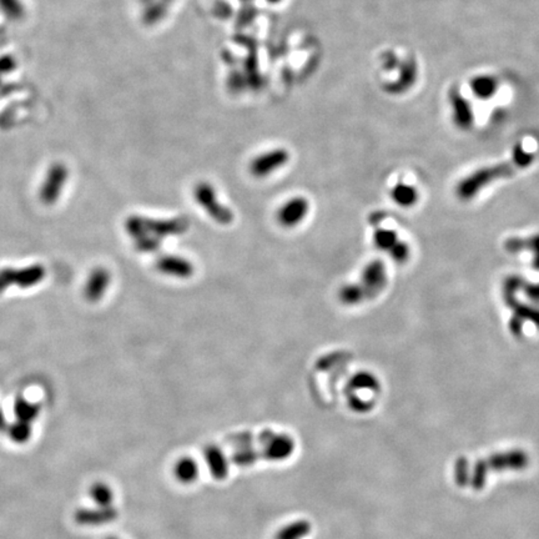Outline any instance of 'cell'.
Here are the masks:
<instances>
[{
    "instance_id": "cell-3",
    "label": "cell",
    "mask_w": 539,
    "mask_h": 539,
    "mask_svg": "<svg viewBox=\"0 0 539 539\" xmlns=\"http://www.w3.org/2000/svg\"><path fill=\"white\" fill-rule=\"evenodd\" d=\"M375 244L380 250L386 251L396 262H406L409 260V249L407 244L398 238L397 233L391 228L377 227L375 231Z\"/></svg>"
},
{
    "instance_id": "cell-26",
    "label": "cell",
    "mask_w": 539,
    "mask_h": 539,
    "mask_svg": "<svg viewBox=\"0 0 539 539\" xmlns=\"http://www.w3.org/2000/svg\"><path fill=\"white\" fill-rule=\"evenodd\" d=\"M109 539H118V538H109Z\"/></svg>"
},
{
    "instance_id": "cell-17",
    "label": "cell",
    "mask_w": 539,
    "mask_h": 539,
    "mask_svg": "<svg viewBox=\"0 0 539 539\" xmlns=\"http://www.w3.org/2000/svg\"><path fill=\"white\" fill-rule=\"evenodd\" d=\"M6 433L13 442L18 444H24L28 442L33 435V428L32 423L23 422V421H15L13 423H9Z\"/></svg>"
},
{
    "instance_id": "cell-6",
    "label": "cell",
    "mask_w": 539,
    "mask_h": 539,
    "mask_svg": "<svg viewBox=\"0 0 539 539\" xmlns=\"http://www.w3.org/2000/svg\"><path fill=\"white\" fill-rule=\"evenodd\" d=\"M68 171L62 166H54L46 176V182L40 190V200L44 205H54L63 193L64 185L67 182Z\"/></svg>"
},
{
    "instance_id": "cell-14",
    "label": "cell",
    "mask_w": 539,
    "mask_h": 539,
    "mask_svg": "<svg viewBox=\"0 0 539 539\" xmlns=\"http://www.w3.org/2000/svg\"><path fill=\"white\" fill-rule=\"evenodd\" d=\"M14 414L18 421L32 423L40 414V407L36 403L30 402L27 398H18L14 403Z\"/></svg>"
},
{
    "instance_id": "cell-7",
    "label": "cell",
    "mask_w": 539,
    "mask_h": 539,
    "mask_svg": "<svg viewBox=\"0 0 539 539\" xmlns=\"http://www.w3.org/2000/svg\"><path fill=\"white\" fill-rule=\"evenodd\" d=\"M111 281V276L107 268L97 267L91 271L88 281H86L84 295L86 300L90 302H97L105 295L109 285Z\"/></svg>"
},
{
    "instance_id": "cell-8",
    "label": "cell",
    "mask_w": 539,
    "mask_h": 539,
    "mask_svg": "<svg viewBox=\"0 0 539 539\" xmlns=\"http://www.w3.org/2000/svg\"><path fill=\"white\" fill-rule=\"evenodd\" d=\"M261 451L262 457L266 460H281L287 458L294 451V442L287 436L273 435Z\"/></svg>"
},
{
    "instance_id": "cell-24",
    "label": "cell",
    "mask_w": 539,
    "mask_h": 539,
    "mask_svg": "<svg viewBox=\"0 0 539 539\" xmlns=\"http://www.w3.org/2000/svg\"><path fill=\"white\" fill-rule=\"evenodd\" d=\"M526 292H527V295H529V297H532L533 300L539 301V285H529V287H528V289H526Z\"/></svg>"
},
{
    "instance_id": "cell-22",
    "label": "cell",
    "mask_w": 539,
    "mask_h": 539,
    "mask_svg": "<svg viewBox=\"0 0 539 539\" xmlns=\"http://www.w3.org/2000/svg\"><path fill=\"white\" fill-rule=\"evenodd\" d=\"M472 470L465 457H458L454 463V481L457 486L465 487L471 483Z\"/></svg>"
},
{
    "instance_id": "cell-16",
    "label": "cell",
    "mask_w": 539,
    "mask_h": 539,
    "mask_svg": "<svg viewBox=\"0 0 539 539\" xmlns=\"http://www.w3.org/2000/svg\"><path fill=\"white\" fill-rule=\"evenodd\" d=\"M91 500L99 507V508H110L113 507L114 492L110 486L107 483L97 482L91 486L90 491Z\"/></svg>"
},
{
    "instance_id": "cell-15",
    "label": "cell",
    "mask_w": 539,
    "mask_h": 539,
    "mask_svg": "<svg viewBox=\"0 0 539 539\" xmlns=\"http://www.w3.org/2000/svg\"><path fill=\"white\" fill-rule=\"evenodd\" d=\"M392 199L403 207H409L418 201V191L407 184H398L391 193Z\"/></svg>"
},
{
    "instance_id": "cell-12",
    "label": "cell",
    "mask_w": 539,
    "mask_h": 539,
    "mask_svg": "<svg viewBox=\"0 0 539 539\" xmlns=\"http://www.w3.org/2000/svg\"><path fill=\"white\" fill-rule=\"evenodd\" d=\"M452 107H453L454 121L462 129H468L473 123V111L470 102L465 100L458 93H452Z\"/></svg>"
},
{
    "instance_id": "cell-2",
    "label": "cell",
    "mask_w": 539,
    "mask_h": 539,
    "mask_svg": "<svg viewBox=\"0 0 539 539\" xmlns=\"http://www.w3.org/2000/svg\"><path fill=\"white\" fill-rule=\"evenodd\" d=\"M46 278V268L41 265L24 267V268H3L0 271V294L9 286H18L22 289L33 287Z\"/></svg>"
},
{
    "instance_id": "cell-18",
    "label": "cell",
    "mask_w": 539,
    "mask_h": 539,
    "mask_svg": "<svg viewBox=\"0 0 539 539\" xmlns=\"http://www.w3.org/2000/svg\"><path fill=\"white\" fill-rule=\"evenodd\" d=\"M158 267L160 271L168 273V275H174V276H184L190 273V265L189 262L182 259L176 257H164L158 262Z\"/></svg>"
},
{
    "instance_id": "cell-23",
    "label": "cell",
    "mask_w": 539,
    "mask_h": 539,
    "mask_svg": "<svg viewBox=\"0 0 539 539\" xmlns=\"http://www.w3.org/2000/svg\"><path fill=\"white\" fill-rule=\"evenodd\" d=\"M489 472V468L486 460H477L475 465H473V470H472L471 483H470L472 489H476V491H481L484 487V484H486Z\"/></svg>"
},
{
    "instance_id": "cell-13",
    "label": "cell",
    "mask_w": 539,
    "mask_h": 539,
    "mask_svg": "<svg viewBox=\"0 0 539 539\" xmlns=\"http://www.w3.org/2000/svg\"><path fill=\"white\" fill-rule=\"evenodd\" d=\"M206 463L209 465L210 472L216 479H224L227 476V460L221 449L215 446L207 447L205 451Z\"/></svg>"
},
{
    "instance_id": "cell-9",
    "label": "cell",
    "mask_w": 539,
    "mask_h": 539,
    "mask_svg": "<svg viewBox=\"0 0 539 539\" xmlns=\"http://www.w3.org/2000/svg\"><path fill=\"white\" fill-rule=\"evenodd\" d=\"M307 212H308V203L306 200L301 198L292 199L284 205V207L280 211L278 220L281 224H284L285 226H295L303 220Z\"/></svg>"
},
{
    "instance_id": "cell-11",
    "label": "cell",
    "mask_w": 539,
    "mask_h": 539,
    "mask_svg": "<svg viewBox=\"0 0 539 539\" xmlns=\"http://www.w3.org/2000/svg\"><path fill=\"white\" fill-rule=\"evenodd\" d=\"M505 250L512 254L519 251H532L533 267L539 271V233L527 238H508L505 244Z\"/></svg>"
},
{
    "instance_id": "cell-21",
    "label": "cell",
    "mask_w": 539,
    "mask_h": 539,
    "mask_svg": "<svg viewBox=\"0 0 539 539\" xmlns=\"http://www.w3.org/2000/svg\"><path fill=\"white\" fill-rule=\"evenodd\" d=\"M311 531V526L306 521L292 523L276 534V539H301Z\"/></svg>"
},
{
    "instance_id": "cell-4",
    "label": "cell",
    "mask_w": 539,
    "mask_h": 539,
    "mask_svg": "<svg viewBox=\"0 0 539 539\" xmlns=\"http://www.w3.org/2000/svg\"><path fill=\"white\" fill-rule=\"evenodd\" d=\"M387 284L386 267L380 261L372 262L369 264L367 268L364 270V278H362V285L364 287H360L356 285L358 294L361 299H372L378 295L381 291Z\"/></svg>"
},
{
    "instance_id": "cell-19",
    "label": "cell",
    "mask_w": 539,
    "mask_h": 539,
    "mask_svg": "<svg viewBox=\"0 0 539 539\" xmlns=\"http://www.w3.org/2000/svg\"><path fill=\"white\" fill-rule=\"evenodd\" d=\"M198 465L193 458H182L175 465V476L180 482L191 483L198 477Z\"/></svg>"
},
{
    "instance_id": "cell-1",
    "label": "cell",
    "mask_w": 539,
    "mask_h": 539,
    "mask_svg": "<svg viewBox=\"0 0 539 539\" xmlns=\"http://www.w3.org/2000/svg\"><path fill=\"white\" fill-rule=\"evenodd\" d=\"M533 161L534 153L524 151V149L519 145L517 146L511 159L500 164L475 171L471 175L467 176L462 182H458V185L456 186V195L462 201H470L476 196L477 193H481L486 186H489L500 179L511 177L518 171L529 166Z\"/></svg>"
},
{
    "instance_id": "cell-10",
    "label": "cell",
    "mask_w": 539,
    "mask_h": 539,
    "mask_svg": "<svg viewBox=\"0 0 539 539\" xmlns=\"http://www.w3.org/2000/svg\"><path fill=\"white\" fill-rule=\"evenodd\" d=\"M116 517H118V511L114 507L110 508L97 507V510H80L76 512L75 519L83 526H99V524L113 522Z\"/></svg>"
},
{
    "instance_id": "cell-5",
    "label": "cell",
    "mask_w": 539,
    "mask_h": 539,
    "mask_svg": "<svg viewBox=\"0 0 539 539\" xmlns=\"http://www.w3.org/2000/svg\"><path fill=\"white\" fill-rule=\"evenodd\" d=\"M489 472L523 471L528 463V456L522 449H512L502 453H494L486 458Z\"/></svg>"
},
{
    "instance_id": "cell-20",
    "label": "cell",
    "mask_w": 539,
    "mask_h": 539,
    "mask_svg": "<svg viewBox=\"0 0 539 539\" xmlns=\"http://www.w3.org/2000/svg\"><path fill=\"white\" fill-rule=\"evenodd\" d=\"M471 86L477 97L487 99L497 91L498 81L492 76H479L472 81Z\"/></svg>"
},
{
    "instance_id": "cell-25",
    "label": "cell",
    "mask_w": 539,
    "mask_h": 539,
    "mask_svg": "<svg viewBox=\"0 0 539 539\" xmlns=\"http://www.w3.org/2000/svg\"><path fill=\"white\" fill-rule=\"evenodd\" d=\"M8 426H9V423L6 421V414L3 409H0V432H6Z\"/></svg>"
}]
</instances>
